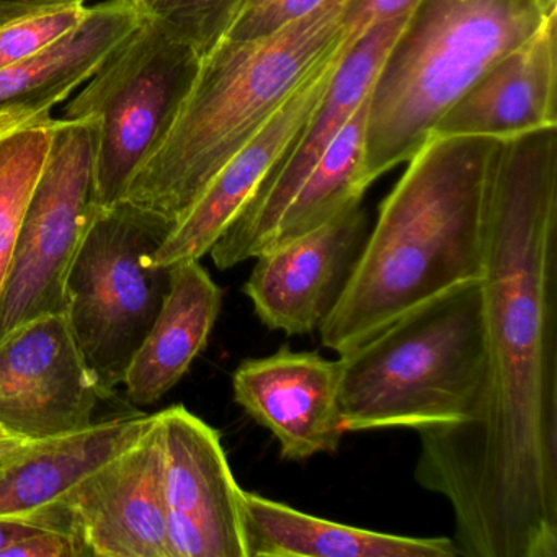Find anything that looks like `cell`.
<instances>
[{
  "mask_svg": "<svg viewBox=\"0 0 557 557\" xmlns=\"http://www.w3.org/2000/svg\"><path fill=\"white\" fill-rule=\"evenodd\" d=\"M481 288L474 412L419 432L413 478L451 507L459 556L557 557V128L498 145Z\"/></svg>",
  "mask_w": 557,
  "mask_h": 557,
  "instance_id": "1",
  "label": "cell"
},
{
  "mask_svg": "<svg viewBox=\"0 0 557 557\" xmlns=\"http://www.w3.org/2000/svg\"><path fill=\"white\" fill-rule=\"evenodd\" d=\"M500 139L432 135L406 162L321 342L347 354L410 309L484 275L488 184Z\"/></svg>",
  "mask_w": 557,
  "mask_h": 557,
  "instance_id": "2",
  "label": "cell"
},
{
  "mask_svg": "<svg viewBox=\"0 0 557 557\" xmlns=\"http://www.w3.org/2000/svg\"><path fill=\"white\" fill-rule=\"evenodd\" d=\"M354 0H324L253 40H221L201 60L190 94L123 200L177 223L211 178L342 44Z\"/></svg>",
  "mask_w": 557,
  "mask_h": 557,
  "instance_id": "3",
  "label": "cell"
},
{
  "mask_svg": "<svg viewBox=\"0 0 557 557\" xmlns=\"http://www.w3.org/2000/svg\"><path fill=\"white\" fill-rule=\"evenodd\" d=\"M556 14L557 0H420L371 89V184L406 164L469 87Z\"/></svg>",
  "mask_w": 557,
  "mask_h": 557,
  "instance_id": "4",
  "label": "cell"
},
{
  "mask_svg": "<svg viewBox=\"0 0 557 557\" xmlns=\"http://www.w3.org/2000/svg\"><path fill=\"white\" fill-rule=\"evenodd\" d=\"M345 433L442 429L468 422L485 371L481 280L410 309L338 355Z\"/></svg>",
  "mask_w": 557,
  "mask_h": 557,
  "instance_id": "5",
  "label": "cell"
},
{
  "mask_svg": "<svg viewBox=\"0 0 557 557\" xmlns=\"http://www.w3.org/2000/svg\"><path fill=\"white\" fill-rule=\"evenodd\" d=\"M174 223L122 200L90 224L66 282V312L81 351L107 396L148 335L169 288L156 250Z\"/></svg>",
  "mask_w": 557,
  "mask_h": 557,
  "instance_id": "6",
  "label": "cell"
},
{
  "mask_svg": "<svg viewBox=\"0 0 557 557\" xmlns=\"http://www.w3.org/2000/svg\"><path fill=\"white\" fill-rule=\"evenodd\" d=\"M187 41L145 14L102 66L61 103V122L96 120L97 200L125 198L139 169L171 132L200 70Z\"/></svg>",
  "mask_w": 557,
  "mask_h": 557,
  "instance_id": "7",
  "label": "cell"
},
{
  "mask_svg": "<svg viewBox=\"0 0 557 557\" xmlns=\"http://www.w3.org/2000/svg\"><path fill=\"white\" fill-rule=\"evenodd\" d=\"M97 132L96 120H57L0 298V337L32 319L66 311L71 265L102 210L97 200Z\"/></svg>",
  "mask_w": 557,
  "mask_h": 557,
  "instance_id": "8",
  "label": "cell"
},
{
  "mask_svg": "<svg viewBox=\"0 0 557 557\" xmlns=\"http://www.w3.org/2000/svg\"><path fill=\"white\" fill-rule=\"evenodd\" d=\"M107 397L66 311L0 337V426L11 435L50 440L87 429Z\"/></svg>",
  "mask_w": 557,
  "mask_h": 557,
  "instance_id": "9",
  "label": "cell"
},
{
  "mask_svg": "<svg viewBox=\"0 0 557 557\" xmlns=\"http://www.w3.org/2000/svg\"><path fill=\"white\" fill-rule=\"evenodd\" d=\"M171 557H247L243 488L221 435L184 406L156 413Z\"/></svg>",
  "mask_w": 557,
  "mask_h": 557,
  "instance_id": "10",
  "label": "cell"
},
{
  "mask_svg": "<svg viewBox=\"0 0 557 557\" xmlns=\"http://www.w3.org/2000/svg\"><path fill=\"white\" fill-rule=\"evenodd\" d=\"M412 11L377 25L344 58L321 107L305 132L270 172L246 210L211 247L210 256L218 269H233L262 252L267 236L289 198L298 190L329 143L344 128L373 89L374 81Z\"/></svg>",
  "mask_w": 557,
  "mask_h": 557,
  "instance_id": "11",
  "label": "cell"
},
{
  "mask_svg": "<svg viewBox=\"0 0 557 557\" xmlns=\"http://www.w3.org/2000/svg\"><path fill=\"white\" fill-rule=\"evenodd\" d=\"M370 220L363 201L321 226L256 257L244 292L270 331L308 335L337 305L363 252Z\"/></svg>",
  "mask_w": 557,
  "mask_h": 557,
  "instance_id": "12",
  "label": "cell"
},
{
  "mask_svg": "<svg viewBox=\"0 0 557 557\" xmlns=\"http://www.w3.org/2000/svg\"><path fill=\"white\" fill-rule=\"evenodd\" d=\"M350 50L344 38L265 126L211 178L156 250L158 265L171 267L181 260H200L210 252L305 132Z\"/></svg>",
  "mask_w": 557,
  "mask_h": 557,
  "instance_id": "13",
  "label": "cell"
},
{
  "mask_svg": "<svg viewBox=\"0 0 557 557\" xmlns=\"http://www.w3.org/2000/svg\"><path fill=\"white\" fill-rule=\"evenodd\" d=\"M90 557H171L158 417L67 500Z\"/></svg>",
  "mask_w": 557,
  "mask_h": 557,
  "instance_id": "14",
  "label": "cell"
},
{
  "mask_svg": "<svg viewBox=\"0 0 557 557\" xmlns=\"http://www.w3.org/2000/svg\"><path fill=\"white\" fill-rule=\"evenodd\" d=\"M338 360L318 351H293L247 358L233 373L237 406L272 432L283 459L306 461L335 455L344 429L338 412Z\"/></svg>",
  "mask_w": 557,
  "mask_h": 557,
  "instance_id": "15",
  "label": "cell"
},
{
  "mask_svg": "<svg viewBox=\"0 0 557 557\" xmlns=\"http://www.w3.org/2000/svg\"><path fill=\"white\" fill-rule=\"evenodd\" d=\"M149 420L151 416L116 417L40 440L28 455L0 472V518L77 534L73 511L67 508L71 495L128 448Z\"/></svg>",
  "mask_w": 557,
  "mask_h": 557,
  "instance_id": "16",
  "label": "cell"
},
{
  "mask_svg": "<svg viewBox=\"0 0 557 557\" xmlns=\"http://www.w3.org/2000/svg\"><path fill=\"white\" fill-rule=\"evenodd\" d=\"M556 32L557 14L479 77L436 123L432 135L504 141L557 128Z\"/></svg>",
  "mask_w": 557,
  "mask_h": 557,
  "instance_id": "17",
  "label": "cell"
},
{
  "mask_svg": "<svg viewBox=\"0 0 557 557\" xmlns=\"http://www.w3.org/2000/svg\"><path fill=\"white\" fill-rule=\"evenodd\" d=\"M221 306L223 292L200 260L169 267L164 301L123 377L133 406H152L181 383L207 348Z\"/></svg>",
  "mask_w": 557,
  "mask_h": 557,
  "instance_id": "18",
  "label": "cell"
},
{
  "mask_svg": "<svg viewBox=\"0 0 557 557\" xmlns=\"http://www.w3.org/2000/svg\"><path fill=\"white\" fill-rule=\"evenodd\" d=\"M145 18L138 0H102L73 30L0 71V110H54L66 102Z\"/></svg>",
  "mask_w": 557,
  "mask_h": 557,
  "instance_id": "19",
  "label": "cell"
},
{
  "mask_svg": "<svg viewBox=\"0 0 557 557\" xmlns=\"http://www.w3.org/2000/svg\"><path fill=\"white\" fill-rule=\"evenodd\" d=\"M247 557H456L451 537L364 530L243 491Z\"/></svg>",
  "mask_w": 557,
  "mask_h": 557,
  "instance_id": "20",
  "label": "cell"
},
{
  "mask_svg": "<svg viewBox=\"0 0 557 557\" xmlns=\"http://www.w3.org/2000/svg\"><path fill=\"white\" fill-rule=\"evenodd\" d=\"M370 96L345 123L314 162L267 236L263 250L301 236L363 201L371 182L367 175V129ZM262 250V252H263ZM260 252V253H262Z\"/></svg>",
  "mask_w": 557,
  "mask_h": 557,
  "instance_id": "21",
  "label": "cell"
},
{
  "mask_svg": "<svg viewBox=\"0 0 557 557\" xmlns=\"http://www.w3.org/2000/svg\"><path fill=\"white\" fill-rule=\"evenodd\" d=\"M57 120L0 138V298L14 263L28 201L50 152Z\"/></svg>",
  "mask_w": 557,
  "mask_h": 557,
  "instance_id": "22",
  "label": "cell"
},
{
  "mask_svg": "<svg viewBox=\"0 0 557 557\" xmlns=\"http://www.w3.org/2000/svg\"><path fill=\"white\" fill-rule=\"evenodd\" d=\"M247 0H138L143 12L187 41L203 60L239 17Z\"/></svg>",
  "mask_w": 557,
  "mask_h": 557,
  "instance_id": "23",
  "label": "cell"
},
{
  "mask_svg": "<svg viewBox=\"0 0 557 557\" xmlns=\"http://www.w3.org/2000/svg\"><path fill=\"white\" fill-rule=\"evenodd\" d=\"M90 5H71L17 18L0 27V71L22 63L73 30Z\"/></svg>",
  "mask_w": 557,
  "mask_h": 557,
  "instance_id": "24",
  "label": "cell"
},
{
  "mask_svg": "<svg viewBox=\"0 0 557 557\" xmlns=\"http://www.w3.org/2000/svg\"><path fill=\"white\" fill-rule=\"evenodd\" d=\"M324 0H247L223 40H253L299 21Z\"/></svg>",
  "mask_w": 557,
  "mask_h": 557,
  "instance_id": "25",
  "label": "cell"
},
{
  "mask_svg": "<svg viewBox=\"0 0 557 557\" xmlns=\"http://www.w3.org/2000/svg\"><path fill=\"white\" fill-rule=\"evenodd\" d=\"M2 557H90V553L77 534L45 528L12 544Z\"/></svg>",
  "mask_w": 557,
  "mask_h": 557,
  "instance_id": "26",
  "label": "cell"
},
{
  "mask_svg": "<svg viewBox=\"0 0 557 557\" xmlns=\"http://www.w3.org/2000/svg\"><path fill=\"white\" fill-rule=\"evenodd\" d=\"M419 2L420 0H354L348 9L347 34H345L348 45L355 47L377 25L407 14Z\"/></svg>",
  "mask_w": 557,
  "mask_h": 557,
  "instance_id": "27",
  "label": "cell"
},
{
  "mask_svg": "<svg viewBox=\"0 0 557 557\" xmlns=\"http://www.w3.org/2000/svg\"><path fill=\"white\" fill-rule=\"evenodd\" d=\"M87 0H0V27L17 18L71 5H87Z\"/></svg>",
  "mask_w": 557,
  "mask_h": 557,
  "instance_id": "28",
  "label": "cell"
},
{
  "mask_svg": "<svg viewBox=\"0 0 557 557\" xmlns=\"http://www.w3.org/2000/svg\"><path fill=\"white\" fill-rule=\"evenodd\" d=\"M53 110L5 109L0 110V138L30 126L54 122Z\"/></svg>",
  "mask_w": 557,
  "mask_h": 557,
  "instance_id": "29",
  "label": "cell"
},
{
  "mask_svg": "<svg viewBox=\"0 0 557 557\" xmlns=\"http://www.w3.org/2000/svg\"><path fill=\"white\" fill-rule=\"evenodd\" d=\"M38 530H45V528L32 523V521L17 520V518H0V557L12 544ZM47 530H50V528H47Z\"/></svg>",
  "mask_w": 557,
  "mask_h": 557,
  "instance_id": "30",
  "label": "cell"
},
{
  "mask_svg": "<svg viewBox=\"0 0 557 557\" xmlns=\"http://www.w3.org/2000/svg\"><path fill=\"white\" fill-rule=\"evenodd\" d=\"M40 440L9 435L0 438V472L32 451Z\"/></svg>",
  "mask_w": 557,
  "mask_h": 557,
  "instance_id": "31",
  "label": "cell"
},
{
  "mask_svg": "<svg viewBox=\"0 0 557 557\" xmlns=\"http://www.w3.org/2000/svg\"><path fill=\"white\" fill-rule=\"evenodd\" d=\"M9 435H11V433H9L8 430L2 429V426H0V438H4V436Z\"/></svg>",
  "mask_w": 557,
  "mask_h": 557,
  "instance_id": "32",
  "label": "cell"
}]
</instances>
